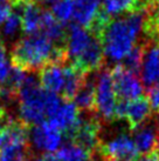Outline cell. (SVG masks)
I'll list each match as a JSON object with an SVG mask.
<instances>
[{"mask_svg": "<svg viewBox=\"0 0 159 161\" xmlns=\"http://www.w3.org/2000/svg\"><path fill=\"white\" fill-rule=\"evenodd\" d=\"M29 145L32 151L36 149L41 154L53 153L62 145V132L59 130L50 121L46 120L41 124L31 126Z\"/></svg>", "mask_w": 159, "mask_h": 161, "instance_id": "52a82bcc", "label": "cell"}, {"mask_svg": "<svg viewBox=\"0 0 159 161\" xmlns=\"http://www.w3.org/2000/svg\"><path fill=\"white\" fill-rule=\"evenodd\" d=\"M103 64H104V49H103L101 38L94 34L93 40L88 47L70 65L75 66L85 74H91V73L101 71Z\"/></svg>", "mask_w": 159, "mask_h": 161, "instance_id": "30bf717a", "label": "cell"}, {"mask_svg": "<svg viewBox=\"0 0 159 161\" xmlns=\"http://www.w3.org/2000/svg\"><path fill=\"white\" fill-rule=\"evenodd\" d=\"M117 97L114 90V82L109 69L98 72L96 76V111L101 121L114 122L116 121Z\"/></svg>", "mask_w": 159, "mask_h": 161, "instance_id": "277c9868", "label": "cell"}, {"mask_svg": "<svg viewBox=\"0 0 159 161\" xmlns=\"http://www.w3.org/2000/svg\"><path fill=\"white\" fill-rule=\"evenodd\" d=\"M135 161H159V157L156 152H152L150 154H145V155L137 158Z\"/></svg>", "mask_w": 159, "mask_h": 161, "instance_id": "4dcf8cb0", "label": "cell"}, {"mask_svg": "<svg viewBox=\"0 0 159 161\" xmlns=\"http://www.w3.org/2000/svg\"><path fill=\"white\" fill-rule=\"evenodd\" d=\"M101 1H103V0H101Z\"/></svg>", "mask_w": 159, "mask_h": 161, "instance_id": "d590c367", "label": "cell"}, {"mask_svg": "<svg viewBox=\"0 0 159 161\" xmlns=\"http://www.w3.org/2000/svg\"><path fill=\"white\" fill-rule=\"evenodd\" d=\"M19 9L21 11L20 14H21L22 32L26 36L39 33L42 15L44 12L42 6L38 3H33V4H27L22 7H19Z\"/></svg>", "mask_w": 159, "mask_h": 161, "instance_id": "9a60e30c", "label": "cell"}, {"mask_svg": "<svg viewBox=\"0 0 159 161\" xmlns=\"http://www.w3.org/2000/svg\"><path fill=\"white\" fill-rule=\"evenodd\" d=\"M12 65L22 71H41L47 64L64 65L68 61L66 47L55 45L42 33L21 38L14 44L11 52Z\"/></svg>", "mask_w": 159, "mask_h": 161, "instance_id": "6da1fadb", "label": "cell"}, {"mask_svg": "<svg viewBox=\"0 0 159 161\" xmlns=\"http://www.w3.org/2000/svg\"><path fill=\"white\" fill-rule=\"evenodd\" d=\"M33 157L29 143L13 142L0 148V161H31Z\"/></svg>", "mask_w": 159, "mask_h": 161, "instance_id": "ffe728a7", "label": "cell"}, {"mask_svg": "<svg viewBox=\"0 0 159 161\" xmlns=\"http://www.w3.org/2000/svg\"><path fill=\"white\" fill-rule=\"evenodd\" d=\"M56 157L60 161H91L93 153L85 151L73 142H67L58 149Z\"/></svg>", "mask_w": 159, "mask_h": 161, "instance_id": "44dd1931", "label": "cell"}, {"mask_svg": "<svg viewBox=\"0 0 159 161\" xmlns=\"http://www.w3.org/2000/svg\"><path fill=\"white\" fill-rule=\"evenodd\" d=\"M5 51H6V47H5L3 36H1V34H0V53H1V52H5Z\"/></svg>", "mask_w": 159, "mask_h": 161, "instance_id": "836d02e7", "label": "cell"}, {"mask_svg": "<svg viewBox=\"0 0 159 161\" xmlns=\"http://www.w3.org/2000/svg\"><path fill=\"white\" fill-rule=\"evenodd\" d=\"M21 28V14L18 13V11H14L12 12V14L9 15L7 20L3 24V28H1V31H3V34L4 36L6 38H14V36H17V33H18Z\"/></svg>", "mask_w": 159, "mask_h": 161, "instance_id": "d4e9b609", "label": "cell"}, {"mask_svg": "<svg viewBox=\"0 0 159 161\" xmlns=\"http://www.w3.org/2000/svg\"><path fill=\"white\" fill-rule=\"evenodd\" d=\"M87 75L88 74L80 71L79 68H76L70 64L66 65L64 66V86H63V90H62L60 97L63 100L71 101L84 84Z\"/></svg>", "mask_w": 159, "mask_h": 161, "instance_id": "ac0fdd59", "label": "cell"}, {"mask_svg": "<svg viewBox=\"0 0 159 161\" xmlns=\"http://www.w3.org/2000/svg\"><path fill=\"white\" fill-rule=\"evenodd\" d=\"M75 9V0H58L49 9L52 14L63 25L73 20Z\"/></svg>", "mask_w": 159, "mask_h": 161, "instance_id": "603a6c76", "label": "cell"}, {"mask_svg": "<svg viewBox=\"0 0 159 161\" xmlns=\"http://www.w3.org/2000/svg\"><path fill=\"white\" fill-rule=\"evenodd\" d=\"M73 103L77 106L79 111L85 113H93L96 111V78L94 79L90 74L87 75L84 84L73 99Z\"/></svg>", "mask_w": 159, "mask_h": 161, "instance_id": "e0dca14e", "label": "cell"}, {"mask_svg": "<svg viewBox=\"0 0 159 161\" xmlns=\"http://www.w3.org/2000/svg\"><path fill=\"white\" fill-rule=\"evenodd\" d=\"M12 12H13V5L11 4L9 0L0 5V25H3L7 20V18L12 14Z\"/></svg>", "mask_w": 159, "mask_h": 161, "instance_id": "4316f807", "label": "cell"}, {"mask_svg": "<svg viewBox=\"0 0 159 161\" xmlns=\"http://www.w3.org/2000/svg\"><path fill=\"white\" fill-rule=\"evenodd\" d=\"M155 152L158 154L159 157V124L157 125V136H156V148Z\"/></svg>", "mask_w": 159, "mask_h": 161, "instance_id": "1f68e13d", "label": "cell"}, {"mask_svg": "<svg viewBox=\"0 0 159 161\" xmlns=\"http://www.w3.org/2000/svg\"><path fill=\"white\" fill-rule=\"evenodd\" d=\"M101 130L102 121L98 116L91 115V113H88V115L84 116L80 114L76 125L67 133L66 138L69 140V142L75 143L85 151L94 153L97 151L101 143Z\"/></svg>", "mask_w": 159, "mask_h": 161, "instance_id": "3957f363", "label": "cell"}, {"mask_svg": "<svg viewBox=\"0 0 159 161\" xmlns=\"http://www.w3.org/2000/svg\"><path fill=\"white\" fill-rule=\"evenodd\" d=\"M133 134V142L136 145L138 153L143 155L155 152L156 136H157V126H152L149 121L141 125L139 128L131 132Z\"/></svg>", "mask_w": 159, "mask_h": 161, "instance_id": "d6986e66", "label": "cell"}, {"mask_svg": "<svg viewBox=\"0 0 159 161\" xmlns=\"http://www.w3.org/2000/svg\"><path fill=\"white\" fill-rule=\"evenodd\" d=\"M40 33L44 34L55 45L66 47L68 28L66 27V25L60 23L48 9H44V15H42Z\"/></svg>", "mask_w": 159, "mask_h": 161, "instance_id": "5bb4252c", "label": "cell"}, {"mask_svg": "<svg viewBox=\"0 0 159 161\" xmlns=\"http://www.w3.org/2000/svg\"><path fill=\"white\" fill-rule=\"evenodd\" d=\"M94 38V33L88 28L81 27L76 24H73L68 27L66 41V49L68 61L74 63L83 51L89 46Z\"/></svg>", "mask_w": 159, "mask_h": 161, "instance_id": "8fae6325", "label": "cell"}, {"mask_svg": "<svg viewBox=\"0 0 159 161\" xmlns=\"http://www.w3.org/2000/svg\"><path fill=\"white\" fill-rule=\"evenodd\" d=\"M159 6V0H136V11H147Z\"/></svg>", "mask_w": 159, "mask_h": 161, "instance_id": "83f0119b", "label": "cell"}, {"mask_svg": "<svg viewBox=\"0 0 159 161\" xmlns=\"http://www.w3.org/2000/svg\"><path fill=\"white\" fill-rule=\"evenodd\" d=\"M96 152L100 155L115 158L119 161H135L138 158L133 139L128 133H119L106 141L101 140Z\"/></svg>", "mask_w": 159, "mask_h": 161, "instance_id": "ba28073f", "label": "cell"}, {"mask_svg": "<svg viewBox=\"0 0 159 161\" xmlns=\"http://www.w3.org/2000/svg\"><path fill=\"white\" fill-rule=\"evenodd\" d=\"M101 157V160L100 161H119L115 158H111V157H104V155H100Z\"/></svg>", "mask_w": 159, "mask_h": 161, "instance_id": "d6a6232c", "label": "cell"}, {"mask_svg": "<svg viewBox=\"0 0 159 161\" xmlns=\"http://www.w3.org/2000/svg\"><path fill=\"white\" fill-rule=\"evenodd\" d=\"M110 72L118 101H130L143 97L144 86L137 74L128 71L122 64L115 65Z\"/></svg>", "mask_w": 159, "mask_h": 161, "instance_id": "5b68a950", "label": "cell"}, {"mask_svg": "<svg viewBox=\"0 0 159 161\" xmlns=\"http://www.w3.org/2000/svg\"><path fill=\"white\" fill-rule=\"evenodd\" d=\"M5 1H7V0H0V5H1V4H4Z\"/></svg>", "mask_w": 159, "mask_h": 161, "instance_id": "e575fe53", "label": "cell"}, {"mask_svg": "<svg viewBox=\"0 0 159 161\" xmlns=\"http://www.w3.org/2000/svg\"><path fill=\"white\" fill-rule=\"evenodd\" d=\"M141 78L144 90L149 92L159 82V44L144 42V54L141 67Z\"/></svg>", "mask_w": 159, "mask_h": 161, "instance_id": "9c48e42d", "label": "cell"}, {"mask_svg": "<svg viewBox=\"0 0 159 161\" xmlns=\"http://www.w3.org/2000/svg\"><path fill=\"white\" fill-rule=\"evenodd\" d=\"M80 118V111L77 106L71 101L63 100L58 111L48 119L62 134H67L76 125Z\"/></svg>", "mask_w": 159, "mask_h": 161, "instance_id": "7c38bea8", "label": "cell"}, {"mask_svg": "<svg viewBox=\"0 0 159 161\" xmlns=\"http://www.w3.org/2000/svg\"><path fill=\"white\" fill-rule=\"evenodd\" d=\"M152 107L146 97H141L130 101H118L116 107V121L125 120L129 130L133 132L151 118Z\"/></svg>", "mask_w": 159, "mask_h": 161, "instance_id": "8992f818", "label": "cell"}, {"mask_svg": "<svg viewBox=\"0 0 159 161\" xmlns=\"http://www.w3.org/2000/svg\"><path fill=\"white\" fill-rule=\"evenodd\" d=\"M158 113H159V112H158Z\"/></svg>", "mask_w": 159, "mask_h": 161, "instance_id": "8d00e7d4", "label": "cell"}, {"mask_svg": "<svg viewBox=\"0 0 159 161\" xmlns=\"http://www.w3.org/2000/svg\"><path fill=\"white\" fill-rule=\"evenodd\" d=\"M39 80L44 90L61 94L64 86V65L47 64L39 72Z\"/></svg>", "mask_w": 159, "mask_h": 161, "instance_id": "4fadbf2b", "label": "cell"}, {"mask_svg": "<svg viewBox=\"0 0 159 161\" xmlns=\"http://www.w3.org/2000/svg\"><path fill=\"white\" fill-rule=\"evenodd\" d=\"M11 119V116L8 115V113L6 111V108L4 106H0V128Z\"/></svg>", "mask_w": 159, "mask_h": 161, "instance_id": "f546056e", "label": "cell"}, {"mask_svg": "<svg viewBox=\"0 0 159 161\" xmlns=\"http://www.w3.org/2000/svg\"><path fill=\"white\" fill-rule=\"evenodd\" d=\"M102 9L109 17L116 18L119 14H126L136 11V0H103Z\"/></svg>", "mask_w": 159, "mask_h": 161, "instance_id": "7402d4cb", "label": "cell"}, {"mask_svg": "<svg viewBox=\"0 0 159 161\" xmlns=\"http://www.w3.org/2000/svg\"><path fill=\"white\" fill-rule=\"evenodd\" d=\"M147 94H149L147 99H149V101L151 103V107H152L153 111H156V112L158 113L159 112V82L153 88H151L147 92Z\"/></svg>", "mask_w": 159, "mask_h": 161, "instance_id": "484cf974", "label": "cell"}, {"mask_svg": "<svg viewBox=\"0 0 159 161\" xmlns=\"http://www.w3.org/2000/svg\"><path fill=\"white\" fill-rule=\"evenodd\" d=\"M101 0H75V9L73 15L74 23L89 30L101 9Z\"/></svg>", "mask_w": 159, "mask_h": 161, "instance_id": "2e32d148", "label": "cell"}, {"mask_svg": "<svg viewBox=\"0 0 159 161\" xmlns=\"http://www.w3.org/2000/svg\"><path fill=\"white\" fill-rule=\"evenodd\" d=\"M31 161H60L56 155H54L52 153H47V154H40L38 157H33Z\"/></svg>", "mask_w": 159, "mask_h": 161, "instance_id": "f1b7e54d", "label": "cell"}, {"mask_svg": "<svg viewBox=\"0 0 159 161\" xmlns=\"http://www.w3.org/2000/svg\"><path fill=\"white\" fill-rule=\"evenodd\" d=\"M147 11H132L123 17L111 19L100 36L104 57L116 63L122 61L128 55L137 45L138 36L144 28Z\"/></svg>", "mask_w": 159, "mask_h": 161, "instance_id": "7a4b0ae2", "label": "cell"}, {"mask_svg": "<svg viewBox=\"0 0 159 161\" xmlns=\"http://www.w3.org/2000/svg\"><path fill=\"white\" fill-rule=\"evenodd\" d=\"M143 54H144V42L143 44H137L129 52L128 55L122 60V65L128 71L137 74V73L141 72Z\"/></svg>", "mask_w": 159, "mask_h": 161, "instance_id": "cb8c5ba5", "label": "cell"}]
</instances>
